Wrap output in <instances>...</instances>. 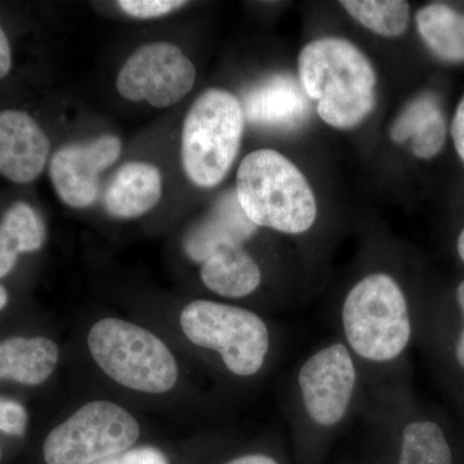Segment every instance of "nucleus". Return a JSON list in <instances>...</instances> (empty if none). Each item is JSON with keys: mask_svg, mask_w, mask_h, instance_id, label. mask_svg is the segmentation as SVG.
I'll return each mask as SVG.
<instances>
[{"mask_svg": "<svg viewBox=\"0 0 464 464\" xmlns=\"http://www.w3.org/2000/svg\"><path fill=\"white\" fill-rule=\"evenodd\" d=\"M302 399L311 420L322 426H334L343 420L356 382L353 357L343 344L317 351L298 375Z\"/></svg>", "mask_w": 464, "mask_h": 464, "instance_id": "9", "label": "nucleus"}, {"mask_svg": "<svg viewBox=\"0 0 464 464\" xmlns=\"http://www.w3.org/2000/svg\"><path fill=\"white\" fill-rule=\"evenodd\" d=\"M237 203L258 227L304 234L317 218L315 192L304 172L273 149L250 152L237 174Z\"/></svg>", "mask_w": 464, "mask_h": 464, "instance_id": "2", "label": "nucleus"}, {"mask_svg": "<svg viewBox=\"0 0 464 464\" xmlns=\"http://www.w3.org/2000/svg\"><path fill=\"white\" fill-rule=\"evenodd\" d=\"M257 226L249 221L237 203V194L225 195L206 221L188 235L185 249L188 257L204 262L208 256L225 243H240L248 239Z\"/></svg>", "mask_w": 464, "mask_h": 464, "instance_id": "16", "label": "nucleus"}, {"mask_svg": "<svg viewBox=\"0 0 464 464\" xmlns=\"http://www.w3.org/2000/svg\"><path fill=\"white\" fill-rule=\"evenodd\" d=\"M50 149V140L32 116L18 110L0 111V174L9 181L38 179Z\"/></svg>", "mask_w": 464, "mask_h": 464, "instance_id": "11", "label": "nucleus"}, {"mask_svg": "<svg viewBox=\"0 0 464 464\" xmlns=\"http://www.w3.org/2000/svg\"><path fill=\"white\" fill-rule=\"evenodd\" d=\"M182 331L197 346L217 351L231 373H258L268 353L267 326L252 313L231 304L194 301L183 308Z\"/></svg>", "mask_w": 464, "mask_h": 464, "instance_id": "6", "label": "nucleus"}, {"mask_svg": "<svg viewBox=\"0 0 464 464\" xmlns=\"http://www.w3.org/2000/svg\"><path fill=\"white\" fill-rule=\"evenodd\" d=\"M96 464H169L167 457L155 448H139L127 450Z\"/></svg>", "mask_w": 464, "mask_h": 464, "instance_id": "24", "label": "nucleus"}, {"mask_svg": "<svg viewBox=\"0 0 464 464\" xmlns=\"http://www.w3.org/2000/svg\"><path fill=\"white\" fill-rule=\"evenodd\" d=\"M399 464H453L450 447L439 424L409 423L402 433Z\"/></svg>", "mask_w": 464, "mask_h": 464, "instance_id": "21", "label": "nucleus"}, {"mask_svg": "<svg viewBox=\"0 0 464 464\" xmlns=\"http://www.w3.org/2000/svg\"><path fill=\"white\" fill-rule=\"evenodd\" d=\"M246 116L237 96L210 88L195 100L183 121L182 166L199 188H216L239 154Z\"/></svg>", "mask_w": 464, "mask_h": 464, "instance_id": "3", "label": "nucleus"}, {"mask_svg": "<svg viewBox=\"0 0 464 464\" xmlns=\"http://www.w3.org/2000/svg\"><path fill=\"white\" fill-rule=\"evenodd\" d=\"M118 5L128 16L150 20V18L172 14L186 5V2L183 0H121Z\"/></svg>", "mask_w": 464, "mask_h": 464, "instance_id": "22", "label": "nucleus"}, {"mask_svg": "<svg viewBox=\"0 0 464 464\" xmlns=\"http://www.w3.org/2000/svg\"><path fill=\"white\" fill-rule=\"evenodd\" d=\"M27 413L23 405L12 400L0 399V432L24 436L26 432Z\"/></svg>", "mask_w": 464, "mask_h": 464, "instance_id": "23", "label": "nucleus"}, {"mask_svg": "<svg viewBox=\"0 0 464 464\" xmlns=\"http://www.w3.org/2000/svg\"><path fill=\"white\" fill-rule=\"evenodd\" d=\"M201 280L213 293L228 298H243L261 284L257 262L240 243L217 246L203 262Z\"/></svg>", "mask_w": 464, "mask_h": 464, "instance_id": "15", "label": "nucleus"}, {"mask_svg": "<svg viewBox=\"0 0 464 464\" xmlns=\"http://www.w3.org/2000/svg\"><path fill=\"white\" fill-rule=\"evenodd\" d=\"M8 302V293L7 290L3 288L2 285H0V310H3V308L5 307V304H7Z\"/></svg>", "mask_w": 464, "mask_h": 464, "instance_id": "30", "label": "nucleus"}, {"mask_svg": "<svg viewBox=\"0 0 464 464\" xmlns=\"http://www.w3.org/2000/svg\"><path fill=\"white\" fill-rule=\"evenodd\" d=\"M87 341L94 362L116 383L155 395L176 386V359L148 329L106 317L92 326Z\"/></svg>", "mask_w": 464, "mask_h": 464, "instance_id": "4", "label": "nucleus"}, {"mask_svg": "<svg viewBox=\"0 0 464 464\" xmlns=\"http://www.w3.org/2000/svg\"><path fill=\"white\" fill-rule=\"evenodd\" d=\"M57 344L44 337L0 342V380L36 386L48 380L58 362Z\"/></svg>", "mask_w": 464, "mask_h": 464, "instance_id": "17", "label": "nucleus"}, {"mask_svg": "<svg viewBox=\"0 0 464 464\" xmlns=\"http://www.w3.org/2000/svg\"><path fill=\"white\" fill-rule=\"evenodd\" d=\"M45 240L42 217L29 204H14L0 221V277L11 273L20 253L41 249Z\"/></svg>", "mask_w": 464, "mask_h": 464, "instance_id": "19", "label": "nucleus"}, {"mask_svg": "<svg viewBox=\"0 0 464 464\" xmlns=\"http://www.w3.org/2000/svg\"><path fill=\"white\" fill-rule=\"evenodd\" d=\"M340 5L357 24L383 38L404 35L411 23V5L404 0H343Z\"/></svg>", "mask_w": 464, "mask_h": 464, "instance_id": "20", "label": "nucleus"}, {"mask_svg": "<svg viewBox=\"0 0 464 464\" xmlns=\"http://www.w3.org/2000/svg\"><path fill=\"white\" fill-rule=\"evenodd\" d=\"M241 106L246 121L279 130L298 127L308 115V99L301 84L285 74L259 82L246 92Z\"/></svg>", "mask_w": 464, "mask_h": 464, "instance_id": "12", "label": "nucleus"}, {"mask_svg": "<svg viewBox=\"0 0 464 464\" xmlns=\"http://www.w3.org/2000/svg\"><path fill=\"white\" fill-rule=\"evenodd\" d=\"M132 414L110 401L88 402L47 436V464H93L124 453L140 438Z\"/></svg>", "mask_w": 464, "mask_h": 464, "instance_id": "7", "label": "nucleus"}, {"mask_svg": "<svg viewBox=\"0 0 464 464\" xmlns=\"http://www.w3.org/2000/svg\"><path fill=\"white\" fill-rule=\"evenodd\" d=\"M457 250L458 255H459V257L462 259L464 264V228L462 232H460L459 237H458Z\"/></svg>", "mask_w": 464, "mask_h": 464, "instance_id": "29", "label": "nucleus"}, {"mask_svg": "<svg viewBox=\"0 0 464 464\" xmlns=\"http://www.w3.org/2000/svg\"><path fill=\"white\" fill-rule=\"evenodd\" d=\"M163 194L157 167L133 161L119 168L105 192V208L115 218H137L150 212Z\"/></svg>", "mask_w": 464, "mask_h": 464, "instance_id": "14", "label": "nucleus"}, {"mask_svg": "<svg viewBox=\"0 0 464 464\" xmlns=\"http://www.w3.org/2000/svg\"><path fill=\"white\" fill-rule=\"evenodd\" d=\"M457 298L458 302H459L460 310H462L464 316V280L459 284L457 290ZM456 356L458 362L460 365L464 366V328L462 331V334H460L459 341H458L457 348H456Z\"/></svg>", "mask_w": 464, "mask_h": 464, "instance_id": "27", "label": "nucleus"}, {"mask_svg": "<svg viewBox=\"0 0 464 464\" xmlns=\"http://www.w3.org/2000/svg\"><path fill=\"white\" fill-rule=\"evenodd\" d=\"M0 458H2V451H0Z\"/></svg>", "mask_w": 464, "mask_h": 464, "instance_id": "31", "label": "nucleus"}, {"mask_svg": "<svg viewBox=\"0 0 464 464\" xmlns=\"http://www.w3.org/2000/svg\"><path fill=\"white\" fill-rule=\"evenodd\" d=\"M227 464H277L273 458L264 456V454H250L231 460Z\"/></svg>", "mask_w": 464, "mask_h": 464, "instance_id": "28", "label": "nucleus"}, {"mask_svg": "<svg viewBox=\"0 0 464 464\" xmlns=\"http://www.w3.org/2000/svg\"><path fill=\"white\" fill-rule=\"evenodd\" d=\"M415 25L433 56L448 63H464V12L431 3L417 12Z\"/></svg>", "mask_w": 464, "mask_h": 464, "instance_id": "18", "label": "nucleus"}, {"mask_svg": "<svg viewBox=\"0 0 464 464\" xmlns=\"http://www.w3.org/2000/svg\"><path fill=\"white\" fill-rule=\"evenodd\" d=\"M450 132L457 154L459 155L464 163V97L458 103L456 114H454L453 121H451Z\"/></svg>", "mask_w": 464, "mask_h": 464, "instance_id": "25", "label": "nucleus"}, {"mask_svg": "<svg viewBox=\"0 0 464 464\" xmlns=\"http://www.w3.org/2000/svg\"><path fill=\"white\" fill-rule=\"evenodd\" d=\"M197 81L190 58L170 43L141 45L125 61L116 79V90L128 101H148L168 108L185 99Z\"/></svg>", "mask_w": 464, "mask_h": 464, "instance_id": "8", "label": "nucleus"}, {"mask_svg": "<svg viewBox=\"0 0 464 464\" xmlns=\"http://www.w3.org/2000/svg\"><path fill=\"white\" fill-rule=\"evenodd\" d=\"M342 322L348 344L371 362L396 359L411 340L404 292L389 274H371L353 285L344 299Z\"/></svg>", "mask_w": 464, "mask_h": 464, "instance_id": "5", "label": "nucleus"}, {"mask_svg": "<svg viewBox=\"0 0 464 464\" xmlns=\"http://www.w3.org/2000/svg\"><path fill=\"white\" fill-rule=\"evenodd\" d=\"M12 66L11 47L5 30L0 26V79L8 74Z\"/></svg>", "mask_w": 464, "mask_h": 464, "instance_id": "26", "label": "nucleus"}, {"mask_svg": "<svg viewBox=\"0 0 464 464\" xmlns=\"http://www.w3.org/2000/svg\"><path fill=\"white\" fill-rule=\"evenodd\" d=\"M298 82L320 119L334 130L360 127L377 105V72L353 42L323 36L298 54Z\"/></svg>", "mask_w": 464, "mask_h": 464, "instance_id": "1", "label": "nucleus"}, {"mask_svg": "<svg viewBox=\"0 0 464 464\" xmlns=\"http://www.w3.org/2000/svg\"><path fill=\"white\" fill-rule=\"evenodd\" d=\"M121 152V140L112 134L57 150L50 174L58 198L72 208L92 206L99 198L101 173L118 160Z\"/></svg>", "mask_w": 464, "mask_h": 464, "instance_id": "10", "label": "nucleus"}, {"mask_svg": "<svg viewBox=\"0 0 464 464\" xmlns=\"http://www.w3.org/2000/svg\"><path fill=\"white\" fill-rule=\"evenodd\" d=\"M389 136L393 143H409L415 158L430 160L438 157L448 137L441 101L432 92L409 100L391 123Z\"/></svg>", "mask_w": 464, "mask_h": 464, "instance_id": "13", "label": "nucleus"}]
</instances>
